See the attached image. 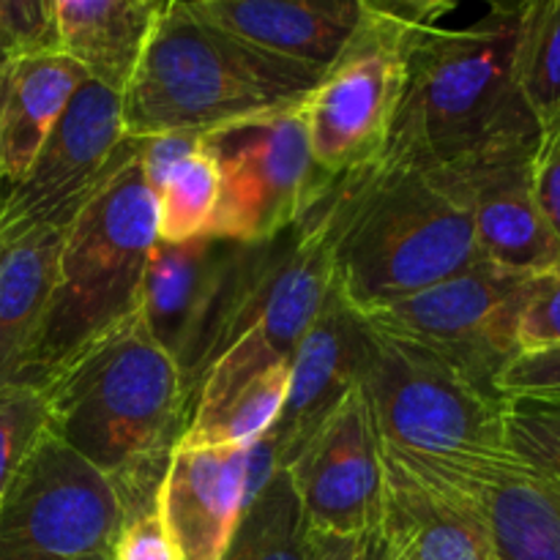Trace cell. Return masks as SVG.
I'll use <instances>...</instances> for the list:
<instances>
[{
    "instance_id": "obj_1",
    "label": "cell",
    "mask_w": 560,
    "mask_h": 560,
    "mask_svg": "<svg viewBox=\"0 0 560 560\" xmlns=\"http://www.w3.org/2000/svg\"><path fill=\"white\" fill-rule=\"evenodd\" d=\"M446 3L408 38V82L383 156L432 173L514 142L539 140V126L514 74L525 3H490L452 22Z\"/></svg>"
},
{
    "instance_id": "obj_2",
    "label": "cell",
    "mask_w": 560,
    "mask_h": 560,
    "mask_svg": "<svg viewBox=\"0 0 560 560\" xmlns=\"http://www.w3.org/2000/svg\"><path fill=\"white\" fill-rule=\"evenodd\" d=\"M306 217L326 230L334 290L361 317L485 262L463 202L392 156L337 175Z\"/></svg>"
},
{
    "instance_id": "obj_3",
    "label": "cell",
    "mask_w": 560,
    "mask_h": 560,
    "mask_svg": "<svg viewBox=\"0 0 560 560\" xmlns=\"http://www.w3.org/2000/svg\"><path fill=\"white\" fill-rule=\"evenodd\" d=\"M42 394L49 430L118 481L129 514L153 503L191 399L140 312L71 355Z\"/></svg>"
},
{
    "instance_id": "obj_4",
    "label": "cell",
    "mask_w": 560,
    "mask_h": 560,
    "mask_svg": "<svg viewBox=\"0 0 560 560\" xmlns=\"http://www.w3.org/2000/svg\"><path fill=\"white\" fill-rule=\"evenodd\" d=\"M320 77L208 25L186 0H167L120 96L126 137L208 135L235 120L299 107Z\"/></svg>"
},
{
    "instance_id": "obj_5",
    "label": "cell",
    "mask_w": 560,
    "mask_h": 560,
    "mask_svg": "<svg viewBox=\"0 0 560 560\" xmlns=\"http://www.w3.org/2000/svg\"><path fill=\"white\" fill-rule=\"evenodd\" d=\"M156 244V197L142 180L137 140L63 230L52 299L20 383L42 388L71 355L140 312Z\"/></svg>"
},
{
    "instance_id": "obj_6",
    "label": "cell",
    "mask_w": 560,
    "mask_h": 560,
    "mask_svg": "<svg viewBox=\"0 0 560 560\" xmlns=\"http://www.w3.org/2000/svg\"><path fill=\"white\" fill-rule=\"evenodd\" d=\"M359 383L383 457L402 468L465 470L517 457L509 399L432 350L372 331Z\"/></svg>"
},
{
    "instance_id": "obj_7",
    "label": "cell",
    "mask_w": 560,
    "mask_h": 560,
    "mask_svg": "<svg viewBox=\"0 0 560 560\" xmlns=\"http://www.w3.org/2000/svg\"><path fill=\"white\" fill-rule=\"evenodd\" d=\"M438 0H361V22L301 104L315 162L328 175L372 167L386 153L408 82L410 31Z\"/></svg>"
},
{
    "instance_id": "obj_8",
    "label": "cell",
    "mask_w": 560,
    "mask_h": 560,
    "mask_svg": "<svg viewBox=\"0 0 560 560\" xmlns=\"http://www.w3.org/2000/svg\"><path fill=\"white\" fill-rule=\"evenodd\" d=\"M331 293V249L320 222L304 217L293 230L260 244L249 288L197 386L189 419L217 410L273 366L290 364Z\"/></svg>"
},
{
    "instance_id": "obj_9",
    "label": "cell",
    "mask_w": 560,
    "mask_h": 560,
    "mask_svg": "<svg viewBox=\"0 0 560 560\" xmlns=\"http://www.w3.org/2000/svg\"><path fill=\"white\" fill-rule=\"evenodd\" d=\"M219 170L211 235L266 244L293 230L337 175L315 162L299 107L273 109L202 135Z\"/></svg>"
},
{
    "instance_id": "obj_10",
    "label": "cell",
    "mask_w": 560,
    "mask_h": 560,
    "mask_svg": "<svg viewBox=\"0 0 560 560\" xmlns=\"http://www.w3.org/2000/svg\"><path fill=\"white\" fill-rule=\"evenodd\" d=\"M126 514L118 481L47 427L0 498V560L109 552Z\"/></svg>"
},
{
    "instance_id": "obj_11",
    "label": "cell",
    "mask_w": 560,
    "mask_h": 560,
    "mask_svg": "<svg viewBox=\"0 0 560 560\" xmlns=\"http://www.w3.org/2000/svg\"><path fill=\"white\" fill-rule=\"evenodd\" d=\"M257 257L260 244H235L213 235L189 244H153L140 315L180 370L189 399H195L202 375L222 348Z\"/></svg>"
},
{
    "instance_id": "obj_12",
    "label": "cell",
    "mask_w": 560,
    "mask_h": 560,
    "mask_svg": "<svg viewBox=\"0 0 560 560\" xmlns=\"http://www.w3.org/2000/svg\"><path fill=\"white\" fill-rule=\"evenodd\" d=\"M528 279L479 262L361 320L375 334L454 361L495 388L503 366L517 355V320Z\"/></svg>"
},
{
    "instance_id": "obj_13",
    "label": "cell",
    "mask_w": 560,
    "mask_h": 560,
    "mask_svg": "<svg viewBox=\"0 0 560 560\" xmlns=\"http://www.w3.org/2000/svg\"><path fill=\"white\" fill-rule=\"evenodd\" d=\"M129 145L120 96L88 80L49 131L25 178L5 191L0 238L42 224L66 228Z\"/></svg>"
},
{
    "instance_id": "obj_14",
    "label": "cell",
    "mask_w": 560,
    "mask_h": 560,
    "mask_svg": "<svg viewBox=\"0 0 560 560\" xmlns=\"http://www.w3.org/2000/svg\"><path fill=\"white\" fill-rule=\"evenodd\" d=\"M284 470L299 492L310 530L377 534L386 503V459L361 383L345 394Z\"/></svg>"
},
{
    "instance_id": "obj_15",
    "label": "cell",
    "mask_w": 560,
    "mask_h": 560,
    "mask_svg": "<svg viewBox=\"0 0 560 560\" xmlns=\"http://www.w3.org/2000/svg\"><path fill=\"white\" fill-rule=\"evenodd\" d=\"M536 142H514L430 173L468 211L481 260L517 277H534L560 260L558 238L536 200Z\"/></svg>"
},
{
    "instance_id": "obj_16",
    "label": "cell",
    "mask_w": 560,
    "mask_h": 560,
    "mask_svg": "<svg viewBox=\"0 0 560 560\" xmlns=\"http://www.w3.org/2000/svg\"><path fill=\"white\" fill-rule=\"evenodd\" d=\"M413 474L457 492L474 509L498 560H560V481L525 459Z\"/></svg>"
},
{
    "instance_id": "obj_17",
    "label": "cell",
    "mask_w": 560,
    "mask_h": 560,
    "mask_svg": "<svg viewBox=\"0 0 560 560\" xmlns=\"http://www.w3.org/2000/svg\"><path fill=\"white\" fill-rule=\"evenodd\" d=\"M370 342V326L334 290L290 359V392L271 427L282 468H288L345 394L359 386Z\"/></svg>"
},
{
    "instance_id": "obj_18",
    "label": "cell",
    "mask_w": 560,
    "mask_h": 560,
    "mask_svg": "<svg viewBox=\"0 0 560 560\" xmlns=\"http://www.w3.org/2000/svg\"><path fill=\"white\" fill-rule=\"evenodd\" d=\"M246 448L175 446L156 509L180 560H222L246 509Z\"/></svg>"
},
{
    "instance_id": "obj_19",
    "label": "cell",
    "mask_w": 560,
    "mask_h": 560,
    "mask_svg": "<svg viewBox=\"0 0 560 560\" xmlns=\"http://www.w3.org/2000/svg\"><path fill=\"white\" fill-rule=\"evenodd\" d=\"M189 9L238 42L320 74L361 22V0H191Z\"/></svg>"
},
{
    "instance_id": "obj_20",
    "label": "cell",
    "mask_w": 560,
    "mask_h": 560,
    "mask_svg": "<svg viewBox=\"0 0 560 560\" xmlns=\"http://www.w3.org/2000/svg\"><path fill=\"white\" fill-rule=\"evenodd\" d=\"M377 539L386 560H498L485 525L457 492L388 459Z\"/></svg>"
},
{
    "instance_id": "obj_21",
    "label": "cell",
    "mask_w": 560,
    "mask_h": 560,
    "mask_svg": "<svg viewBox=\"0 0 560 560\" xmlns=\"http://www.w3.org/2000/svg\"><path fill=\"white\" fill-rule=\"evenodd\" d=\"M167 0H52L58 52L124 96Z\"/></svg>"
},
{
    "instance_id": "obj_22",
    "label": "cell",
    "mask_w": 560,
    "mask_h": 560,
    "mask_svg": "<svg viewBox=\"0 0 560 560\" xmlns=\"http://www.w3.org/2000/svg\"><path fill=\"white\" fill-rule=\"evenodd\" d=\"M85 82V71L60 52L25 55L0 69V173L9 189L25 178Z\"/></svg>"
},
{
    "instance_id": "obj_23",
    "label": "cell",
    "mask_w": 560,
    "mask_h": 560,
    "mask_svg": "<svg viewBox=\"0 0 560 560\" xmlns=\"http://www.w3.org/2000/svg\"><path fill=\"white\" fill-rule=\"evenodd\" d=\"M63 230L42 224L0 238V386L20 383L31 364L58 277Z\"/></svg>"
},
{
    "instance_id": "obj_24",
    "label": "cell",
    "mask_w": 560,
    "mask_h": 560,
    "mask_svg": "<svg viewBox=\"0 0 560 560\" xmlns=\"http://www.w3.org/2000/svg\"><path fill=\"white\" fill-rule=\"evenodd\" d=\"M222 560H312V530L288 470L246 503Z\"/></svg>"
},
{
    "instance_id": "obj_25",
    "label": "cell",
    "mask_w": 560,
    "mask_h": 560,
    "mask_svg": "<svg viewBox=\"0 0 560 560\" xmlns=\"http://www.w3.org/2000/svg\"><path fill=\"white\" fill-rule=\"evenodd\" d=\"M290 392V364L273 366L224 399L217 410L186 421L178 446H252L277 424Z\"/></svg>"
},
{
    "instance_id": "obj_26",
    "label": "cell",
    "mask_w": 560,
    "mask_h": 560,
    "mask_svg": "<svg viewBox=\"0 0 560 560\" xmlns=\"http://www.w3.org/2000/svg\"><path fill=\"white\" fill-rule=\"evenodd\" d=\"M514 74L536 126L545 131L560 118V0H525Z\"/></svg>"
},
{
    "instance_id": "obj_27",
    "label": "cell",
    "mask_w": 560,
    "mask_h": 560,
    "mask_svg": "<svg viewBox=\"0 0 560 560\" xmlns=\"http://www.w3.org/2000/svg\"><path fill=\"white\" fill-rule=\"evenodd\" d=\"M219 206V170L200 142L189 159L178 164L156 195V241L189 244L208 238Z\"/></svg>"
},
{
    "instance_id": "obj_28",
    "label": "cell",
    "mask_w": 560,
    "mask_h": 560,
    "mask_svg": "<svg viewBox=\"0 0 560 560\" xmlns=\"http://www.w3.org/2000/svg\"><path fill=\"white\" fill-rule=\"evenodd\" d=\"M47 427V399L42 388L25 383L0 386V498Z\"/></svg>"
},
{
    "instance_id": "obj_29",
    "label": "cell",
    "mask_w": 560,
    "mask_h": 560,
    "mask_svg": "<svg viewBox=\"0 0 560 560\" xmlns=\"http://www.w3.org/2000/svg\"><path fill=\"white\" fill-rule=\"evenodd\" d=\"M512 452L560 481V399H509Z\"/></svg>"
},
{
    "instance_id": "obj_30",
    "label": "cell",
    "mask_w": 560,
    "mask_h": 560,
    "mask_svg": "<svg viewBox=\"0 0 560 560\" xmlns=\"http://www.w3.org/2000/svg\"><path fill=\"white\" fill-rule=\"evenodd\" d=\"M42 52H58L52 0H0V69Z\"/></svg>"
},
{
    "instance_id": "obj_31",
    "label": "cell",
    "mask_w": 560,
    "mask_h": 560,
    "mask_svg": "<svg viewBox=\"0 0 560 560\" xmlns=\"http://www.w3.org/2000/svg\"><path fill=\"white\" fill-rule=\"evenodd\" d=\"M560 345V260L525 284L517 320V353Z\"/></svg>"
},
{
    "instance_id": "obj_32",
    "label": "cell",
    "mask_w": 560,
    "mask_h": 560,
    "mask_svg": "<svg viewBox=\"0 0 560 560\" xmlns=\"http://www.w3.org/2000/svg\"><path fill=\"white\" fill-rule=\"evenodd\" d=\"M495 388L506 399H560V345L514 355Z\"/></svg>"
},
{
    "instance_id": "obj_33",
    "label": "cell",
    "mask_w": 560,
    "mask_h": 560,
    "mask_svg": "<svg viewBox=\"0 0 560 560\" xmlns=\"http://www.w3.org/2000/svg\"><path fill=\"white\" fill-rule=\"evenodd\" d=\"M109 560H180L178 547L156 509V498L124 520L109 547Z\"/></svg>"
},
{
    "instance_id": "obj_34",
    "label": "cell",
    "mask_w": 560,
    "mask_h": 560,
    "mask_svg": "<svg viewBox=\"0 0 560 560\" xmlns=\"http://www.w3.org/2000/svg\"><path fill=\"white\" fill-rule=\"evenodd\" d=\"M200 142L202 135H191V131H173V135L137 140V164H140L142 180L153 191V197L162 191L170 173L200 148Z\"/></svg>"
},
{
    "instance_id": "obj_35",
    "label": "cell",
    "mask_w": 560,
    "mask_h": 560,
    "mask_svg": "<svg viewBox=\"0 0 560 560\" xmlns=\"http://www.w3.org/2000/svg\"><path fill=\"white\" fill-rule=\"evenodd\" d=\"M534 189L541 213L560 244V118L539 131L534 153Z\"/></svg>"
},
{
    "instance_id": "obj_36",
    "label": "cell",
    "mask_w": 560,
    "mask_h": 560,
    "mask_svg": "<svg viewBox=\"0 0 560 560\" xmlns=\"http://www.w3.org/2000/svg\"><path fill=\"white\" fill-rule=\"evenodd\" d=\"M312 560H383L377 534L331 536L312 530Z\"/></svg>"
},
{
    "instance_id": "obj_37",
    "label": "cell",
    "mask_w": 560,
    "mask_h": 560,
    "mask_svg": "<svg viewBox=\"0 0 560 560\" xmlns=\"http://www.w3.org/2000/svg\"><path fill=\"white\" fill-rule=\"evenodd\" d=\"M5 191H9V186H5V178H3V173H0V208H3Z\"/></svg>"
},
{
    "instance_id": "obj_38",
    "label": "cell",
    "mask_w": 560,
    "mask_h": 560,
    "mask_svg": "<svg viewBox=\"0 0 560 560\" xmlns=\"http://www.w3.org/2000/svg\"><path fill=\"white\" fill-rule=\"evenodd\" d=\"M82 560H109V552H98V556H91V558H82Z\"/></svg>"
},
{
    "instance_id": "obj_39",
    "label": "cell",
    "mask_w": 560,
    "mask_h": 560,
    "mask_svg": "<svg viewBox=\"0 0 560 560\" xmlns=\"http://www.w3.org/2000/svg\"><path fill=\"white\" fill-rule=\"evenodd\" d=\"M383 560H386V558H383Z\"/></svg>"
}]
</instances>
